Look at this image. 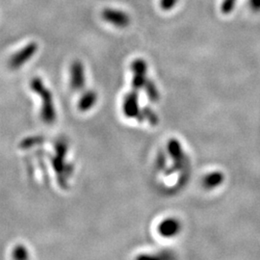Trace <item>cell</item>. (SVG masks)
<instances>
[{
  "label": "cell",
  "mask_w": 260,
  "mask_h": 260,
  "mask_svg": "<svg viewBox=\"0 0 260 260\" xmlns=\"http://www.w3.org/2000/svg\"><path fill=\"white\" fill-rule=\"evenodd\" d=\"M30 87L41 97L42 100V108H41V118L44 122L50 124L53 123L56 119V111L54 108V103L52 99L51 92L45 86L44 82L41 78L36 77L31 80Z\"/></svg>",
  "instance_id": "obj_1"
},
{
  "label": "cell",
  "mask_w": 260,
  "mask_h": 260,
  "mask_svg": "<svg viewBox=\"0 0 260 260\" xmlns=\"http://www.w3.org/2000/svg\"><path fill=\"white\" fill-rule=\"evenodd\" d=\"M38 51V44L37 43H30L26 45L25 47L22 48L21 50L17 51L8 62V66L11 70H19L27 62L30 61V59L33 58V56Z\"/></svg>",
  "instance_id": "obj_2"
},
{
  "label": "cell",
  "mask_w": 260,
  "mask_h": 260,
  "mask_svg": "<svg viewBox=\"0 0 260 260\" xmlns=\"http://www.w3.org/2000/svg\"><path fill=\"white\" fill-rule=\"evenodd\" d=\"M101 18L106 23L119 28H124L130 24L129 15L118 9H113V8L104 9L101 12Z\"/></svg>",
  "instance_id": "obj_3"
},
{
  "label": "cell",
  "mask_w": 260,
  "mask_h": 260,
  "mask_svg": "<svg viewBox=\"0 0 260 260\" xmlns=\"http://www.w3.org/2000/svg\"><path fill=\"white\" fill-rule=\"evenodd\" d=\"M146 63L143 59H137L132 63L131 69L134 73L133 76V91H138L145 84V74H146Z\"/></svg>",
  "instance_id": "obj_4"
},
{
  "label": "cell",
  "mask_w": 260,
  "mask_h": 260,
  "mask_svg": "<svg viewBox=\"0 0 260 260\" xmlns=\"http://www.w3.org/2000/svg\"><path fill=\"white\" fill-rule=\"evenodd\" d=\"M71 85L74 90L82 89L85 85V72L83 64L80 61H74L71 67Z\"/></svg>",
  "instance_id": "obj_5"
},
{
  "label": "cell",
  "mask_w": 260,
  "mask_h": 260,
  "mask_svg": "<svg viewBox=\"0 0 260 260\" xmlns=\"http://www.w3.org/2000/svg\"><path fill=\"white\" fill-rule=\"evenodd\" d=\"M123 111L126 117L135 118L139 115L138 107V95L136 91H133L131 94L126 95L123 102Z\"/></svg>",
  "instance_id": "obj_6"
},
{
  "label": "cell",
  "mask_w": 260,
  "mask_h": 260,
  "mask_svg": "<svg viewBox=\"0 0 260 260\" xmlns=\"http://www.w3.org/2000/svg\"><path fill=\"white\" fill-rule=\"evenodd\" d=\"M180 230V224L175 219H167L159 226V232L165 237L174 236Z\"/></svg>",
  "instance_id": "obj_7"
},
{
  "label": "cell",
  "mask_w": 260,
  "mask_h": 260,
  "mask_svg": "<svg viewBox=\"0 0 260 260\" xmlns=\"http://www.w3.org/2000/svg\"><path fill=\"white\" fill-rule=\"evenodd\" d=\"M96 101V94L95 92H88L82 96L78 103V108L81 111H87L93 107Z\"/></svg>",
  "instance_id": "obj_8"
},
{
  "label": "cell",
  "mask_w": 260,
  "mask_h": 260,
  "mask_svg": "<svg viewBox=\"0 0 260 260\" xmlns=\"http://www.w3.org/2000/svg\"><path fill=\"white\" fill-rule=\"evenodd\" d=\"M224 179V175L222 173H210L208 174L205 179H204V184L206 187L208 188H213V187H216L218 186L219 184H221V182L223 181Z\"/></svg>",
  "instance_id": "obj_9"
},
{
  "label": "cell",
  "mask_w": 260,
  "mask_h": 260,
  "mask_svg": "<svg viewBox=\"0 0 260 260\" xmlns=\"http://www.w3.org/2000/svg\"><path fill=\"white\" fill-rule=\"evenodd\" d=\"M145 92L151 101L155 102L159 99V93L151 81H145Z\"/></svg>",
  "instance_id": "obj_10"
},
{
  "label": "cell",
  "mask_w": 260,
  "mask_h": 260,
  "mask_svg": "<svg viewBox=\"0 0 260 260\" xmlns=\"http://www.w3.org/2000/svg\"><path fill=\"white\" fill-rule=\"evenodd\" d=\"M12 258L14 260H27V259H29L28 250L24 247V245H19L14 249Z\"/></svg>",
  "instance_id": "obj_11"
},
{
  "label": "cell",
  "mask_w": 260,
  "mask_h": 260,
  "mask_svg": "<svg viewBox=\"0 0 260 260\" xmlns=\"http://www.w3.org/2000/svg\"><path fill=\"white\" fill-rule=\"evenodd\" d=\"M141 116H142V117L139 118L140 120H144V119L145 118V119H147L148 122L151 123L152 125H155V124H157V122H158V118H157V116H156L155 113H154L152 110H150V109H147V108L144 109V110H143V114H141Z\"/></svg>",
  "instance_id": "obj_12"
},
{
  "label": "cell",
  "mask_w": 260,
  "mask_h": 260,
  "mask_svg": "<svg viewBox=\"0 0 260 260\" xmlns=\"http://www.w3.org/2000/svg\"><path fill=\"white\" fill-rule=\"evenodd\" d=\"M237 0H224L221 6V10L225 15L230 14L235 7Z\"/></svg>",
  "instance_id": "obj_13"
},
{
  "label": "cell",
  "mask_w": 260,
  "mask_h": 260,
  "mask_svg": "<svg viewBox=\"0 0 260 260\" xmlns=\"http://www.w3.org/2000/svg\"><path fill=\"white\" fill-rule=\"evenodd\" d=\"M178 0H160V7L164 11H170L173 9Z\"/></svg>",
  "instance_id": "obj_14"
},
{
  "label": "cell",
  "mask_w": 260,
  "mask_h": 260,
  "mask_svg": "<svg viewBox=\"0 0 260 260\" xmlns=\"http://www.w3.org/2000/svg\"><path fill=\"white\" fill-rule=\"evenodd\" d=\"M250 6L255 11L260 10V0H250Z\"/></svg>",
  "instance_id": "obj_15"
}]
</instances>
